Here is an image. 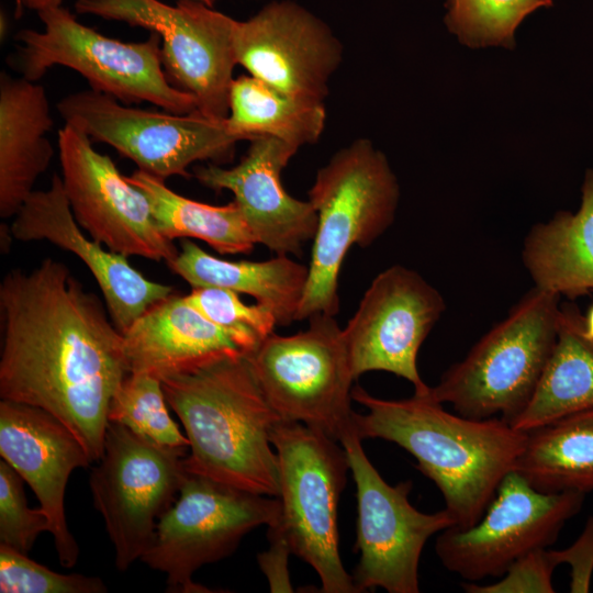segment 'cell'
I'll return each instance as SVG.
<instances>
[{"label": "cell", "instance_id": "2", "mask_svg": "<svg viewBox=\"0 0 593 593\" xmlns=\"http://www.w3.org/2000/svg\"><path fill=\"white\" fill-rule=\"evenodd\" d=\"M351 396L368 410L355 414L356 435L392 441L415 457L416 468L441 492L456 528L480 519L525 447L527 433L502 418L449 413L425 395L384 400L357 385Z\"/></svg>", "mask_w": 593, "mask_h": 593}, {"label": "cell", "instance_id": "23", "mask_svg": "<svg viewBox=\"0 0 593 593\" xmlns=\"http://www.w3.org/2000/svg\"><path fill=\"white\" fill-rule=\"evenodd\" d=\"M167 265L192 288H224L253 296L273 313L278 326H289L298 321L309 266L289 255H277L262 261L226 260L184 238L177 256Z\"/></svg>", "mask_w": 593, "mask_h": 593}, {"label": "cell", "instance_id": "10", "mask_svg": "<svg viewBox=\"0 0 593 593\" xmlns=\"http://www.w3.org/2000/svg\"><path fill=\"white\" fill-rule=\"evenodd\" d=\"M188 449L159 445L109 422L103 454L90 471L89 486L119 571L141 560L159 518L176 501L187 474Z\"/></svg>", "mask_w": 593, "mask_h": 593}, {"label": "cell", "instance_id": "4", "mask_svg": "<svg viewBox=\"0 0 593 593\" xmlns=\"http://www.w3.org/2000/svg\"><path fill=\"white\" fill-rule=\"evenodd\" d=\"M399 200L398 179L368 138L340 148L317 170L309 190L317 226L298 321L338 313V280L347 253L355 245H372L385 233Z\"/></svg>", "mask_w": 593, "mask_h": 593}, {"label": "cell", "instance_id": "13", "mask_svg": "<svg viewBox=\"0 0 593 593\" xmlns=\"http://www.w3.org/2000/svg\"><path fill=\"white\" fill-rule=\"evenodd\" d=\"M346 450L358 504L356 548L360 560L353 580L359 592L381 588L389 593H417L418 564L426 541L455 526L444 508L427 514L409 501L411 481L390 485L368 459L361 439L351 432Z\"/></svg>", "mask_w": 593, "mask_h": 593}, {"label": "cell", "instance_id": "31", "mask_svg": "<svg viewBox=\"0 0 593 593\" xmlns=\"http://www.w3.org/2000/svg\"><path fill=\"white\" fill-rule=\"evenodd\" d=\"M189 303L212 323L231 333L246 355L253 353L270 334L277 320L266 306L246 304L239 293L216 287L192 288L186 295Z\"/></svg>", "mask_w": 593, "mask_h": 593}, {"label": "cell", "instance_id": "39", "mask_svg": "<svg viewBox=\"0 0 593 593\" xmlns=\"http://www.w3.org/2000/svg\"><path fill=\"white\" fill-rule=\"evenodd\" d=\"M15 15L19 18L22 15V12H23V7H24V3H23V0H15Z\"/></svg>", "mask_w": 593, "mask_h": 593}, {"label": "cell", "instance_id": "21", "mask_svg": "<svg viewBox=\"0 0 593 593\" xmlns=\"http://www.w3.org/2000/svg\"><path fill=\"white\" fill-rule=\"evenodd\" d=\"M123 338L130 372L160 380L223 358L247 356L231 333L175 292L135 320Z\"/></svg>", "mask_w": 593, "mask_h": 593}, {"label": "cell", "instance_id": "32", "mask_svg": "<svg viewBox=\"0 0 593 593\" xmlns=\"http://www.w3.org/2000/svg\"><path fill=\"white\" fill-rule=\"evenodd\" d=\"M1 593H105L98 577L58 573L30 559L26 553L0 544Z\"/></svg>", "mask_w": 593, "mask_h": 593}, {"label": "cell", "instance_id": "14", "mask_svg": "<svg viewBox=\"0 0 593 593\" xmlns=\"http://www.w3.org/2000/svg\"><path fill=\"white\" fill-rule=\"evenodd\" d=\"M584 497L580 492H541L512 470L474 525L439 533L436 553L466 582L501 578L523 556L552 545Z\"/></svg>", "mask_w": 593, "mask_h": 593}, {"label": "cell", "instance_id": "26", "mask_svg": "<svg viewBox=\"0 0 593 593\" xmlns=\"http://www.w3.org/2000/svg\"><path fill=\"white\" fill-rule=\"evenodd\" d=\"M526 433L513 470L541 492L593 491V409Z\"/></svg>", "mask_w": 593, "mask_h": 593}, {"label": "cell", "instance_id": "36", "mask_svg": "<svg viewBox=\"0 0 593 593\" xmlns=\"http://www.w3.org/2000/svg\"><path fill=\"white\" fill-rule=\"evenodd\" d=\"M270 547L258 555V564L268 579L271 592H292L288 558L292 555L287 541L277 532L268 529Z\"/></svg>", "mask_w": 593, "mask_h": 593}, {"label": "cell", "instance_id": "20", "mask_svg": "<svg viewBox=\"0 0 593 593\" xmlns=\"http://www.w3.org/2000/svg\"><path fill=\"white\" fill-rule=\"evenodd\" d=\"M249 142L237 165L197 167L194 177L211 190L233 193L256 244L277 255L300 256L303 245L314 238L317 213L309 200L293 198L281 182L282 170L299 148L270 136Z\"/></svg>", "mask_w": 593, "mask_h": 593}, {"label": "cell", "instance_id": "11", "mask_svg": "<svg viewBox=\"0 0 593 593\" xmlns=\"http://www.w3.org/2000/svg\"><path fill=\"white\" fill-rule=\"evenodd\" d=\"M78 13L141 26L157 33L170 82L195 98L198 112L224 120L237 64V20L198 0L176 5L159 0H76Z\"/></svg>", "mask_w": 593, "mask_h": 593}, {"label": "cell", "instance_id": "22", "mask_svg": "<svg viewBox=\"0 0 593 593\" xmlns=\"http://www.w3.org/2000/svg\"><path fill=\"white\" fill-rule=\"evenodd\" d=\"M54 121L43 86L24 77L0 76V216L14 217L49 167L54 148L46 137Z\"/></svg>", "mask_w": 593, "mask_h": 593}, {"label": "cell", "instance_id": "12", "mask_svg": "<svg viewBox=\"0 0 593 593\" xmlns=\"http://www.w3.org/2000/svg\"><path fill=\"white\" fill-rule=\"evenodd\" d=\"M56 107L65 124L112 146L139 170L163 180L189 177V167L197 161L225 160L240 141L226 119L133 108L92 89L67 94Z\"/></svg>", "mask_w": 593, "mask_h": 593}, {"label": "cell", "instance_id": "18", "mask_svg": "<svg viewBox=\"0 0 593 593\" xmlns=\"http://www.w3.org/2000/svg\"><path fill=\"white\" fill-rule=\"evenodd\" d=\"M0 455L32 488L47 515L59 563L75 567L79 546L68 528L65 493L71 472L92 462L85 447L52 413L1 399Z\"/></svg>", "mask_w": 593, "mask_h": 593}, {"label": "cell", "instance_id": "28", "mask_svg": "<svg viewBox=\"0 0 593 593\" xmlns=\"http://www.w3.org/2000/svg\"><path fill=\"white\" fill-rule=\"evenodd\" d=\"M126 178L146 195L156 225L168 239H200L222 255L248 254L254 249L256 240L234 201L211 205L191 200L139 169Z\"/></svg>", "mask_w": 593, "mask_h": 593}, {"label": "cell", "instance_id": "3", "mask_svg": "<svg viewBox=\"0 0 593 593\" xmlns=\"http://www.w3.org/2000/svg\"><path fill=\"white\" fill-rule=\"evenodd\" d=\"M189 441L188 472L278 497L279 461L270 440L282 421L246 358H223L161 380Z\"/></svg>", "mask_w": 593, "mask_h": 593}, {"label": "cell", "instance_id": "15", "mask_svg": "<svg viewBox=\"0 0 593 593\" xmlns=\"http://www.w3.org/2000/svg\"><path fill=\"white\" fill-rule=\"evenodd\" d=\"M57 144L64 191L81 228L114 253L169 264L178 249L158 230L146 195L78 128L65 124Z\"/></svg>", "mask_w": 593, "mask_h": 593}, {"label": "cell", "instance_id": "9", "mask_svg": "<svg viewBox=\"0 0 593 593\" xmlns=\"http://www.w3.org/2000/svg\"><path fill=\"white\" fill-rule=\"evenodd\" d=\"M280 501L187 471L141 561L166 574L169 592H214L193 581L201 567L231 556L260 525H275Z\"/></svg>", "mask_w": 593, "mask_h": 593}, {"label": "cell", "instance_id": "7", "mask_svg": "<svg viewBox=\"0 0 593 593\" xmlns=\"http://www.w3.org/2000/svg\"><path fill=\"white\" fill-rule=\"evenodd\" d=\"M279 461L280 516L268 529L317 573L324 593H358L338 548L337 507L349 469L343 445L299 422L279 421L270 433Z\"/></svg>", "mask_w": 593, "mask_h": 593}, {"label": "cell", "instance_id": "1", "mask_svg": "<svg viewBox=\"0 0 593 593\" xmlns=\"http://www.w3.org/2000/svg\"><path fill=\"white\" fill-rule=\"evenodd\" d=\"M0 396L41 407L103 454L111 400L130 373L123 333L69 268L45 258L0 283Z\"/></svg>", "mask_w": 593, "mask_h": 593}, {"label": "cell", "instance_id": "25", "mask_svg": "<svg viewBox=\"0 0 593 593\" xmlns=\"http://www.w3.org/2000/svg\"><path fill=\"white\" fill-rule=\"evenodd\" d=\"M593 409V339L573 303L560 304L558 335L536 390L511 424L529 432L567 415Z\"/></svg>", "mask_w": 593, "mask_h": 593}, {"label": "cell", "instance_id": "24", "mask_svg": "<svg viewBox=\"0 0 593 593\" xmlns=\"http://www.w3.org/2000/svg\"><path fill=\"white\" fill-rule=\"evenodd\" d=\"M523 264L536 287L569 299L593 292V169L577 213L560 211L527 233Z\"/></svg>", "mask_w": 593, "mask_h": 593}, {"label": "cell", "instance_id": "19", "mask_svg": "<svg viewBox=\"0 0 593 593\" xmlns=\"http://www.w3.org/2000/svg\"><path fill=\"white\" fill-rule=\"evenodd\" d=\"M10 231L22 242L47 240L76 255L97 281L111 320L124 333L135 320L175 292L174 287L149 280L128 257L103 248L82 232L54 175L45 190H34L15 214Z\"/></svg>", "mask_w": 593, "mask_h": 593}, {"label": "cell", "instance_id": "40", "mask_svg": "<svg viewBox=\"0 0 593 593\" xmlns=\"http://www.w3.org/2000/svg\"><path fill=\"white\" fill-rule=\"evenodd\" d=\"M198 1H201V2L205 3L209 7L213 5V0H198Z\"/></svg>", "mask_w": 593, "mask_h": 593}, {"label": "cell", "instance_id": "8", "mask_svg": "<svg viewBox=\"0 0 593 593\" xmlns=\"http://www.w3.org/2000/svg\"><path fill=\"white\" fill-rule=\"evenodd\" d=\"M306 329L270 334L246 356L270 405L282 421L320 429L340 443L355 432L353 376L343 328L315 314Z\"/></svg>", "mask_w": 593, "mask_h": 593}, {"label": "cell", "instance_id": "30", "mask_svg": "<svg viewBox=\"0 0 593 593\" xmlns=\"http://www.w3.org/2000/svg\"><path fill=\"white\" fill-rule=\"evenodd\" d=\"M168 406L160 379L146 372H130L111 400L108 421L163 446L189 447Z\"/></svg>", "mask_w": 593, "mask_h": 593}, {"label": "cell", "instance_id": "6", "mask_svg": "<svg viewBox=\"0 0 593 593\" xmlns=\"http://www.w3.org/2000/svg\"><path fill=\"white\" fill-rule=\"evenodd\" d=\"M37 14L42 32L25 29L16 34L21 45L12 59L22 77L37 81L53 66H64L80 74L90 89L124 104L145 101L178 114L198 111L195 98L168 79L159 34L126 43L79 23L60 5Z\"/></svg>", "mask_w": 593, "mask_h": 593}, {"label": "cell", "instance_id": "37", "mask_svg": "<svg viewBox=\"0 0 593 593\" xmlns=\"http://www.w3.org/2000/svg\"><path fill=\"white\" fill-rule=\"evenodd\" d=\"M61 2L63 0H23L24 5L36 11L51 5H60Z\"/></svg>", "mask_w": 593, "mask_h": 593}, {"label": "cell", "instance_id": "38", "mask_svg": "<svg viewBox=\"0 0 593 593\" xmlns=\"http://www.w3.org/2000/svg\"><path fill=\"white\" fill-rule=\"evenodd\" d=\"M584 331L585 335L593 339V304L586 312L584 316Z\"/></svg>", "mask_w": 593, "mask_h": 593}, {"label": "cell", "instance_id": "17", "mask_svg": "<svg viewBox=\"0 0 593 593\" xmlns=\"http://www.w3.org/2000/svg\"><path fill=\"white\" fill-rule=\"evenodd\" d=\"M237 64L287 92L323 101L343 45L313 12L291 0L265 4L235 30Z\"/></svg>", "mask_w": 593, "mask_h": 593}, {"label": "cell", "instance_id": "35", "mask_svg": "<svg viewBox=\"0 0 593 593\" xmlns=\"http://www.w3.org/2000/svg\"><path fill=\"white\" fill-rule=\"evenodd\" d=\"M549 552L557 566L561 563L570 566V591L589 592L593 573V517L586 521L584 530L575 542L566 549Z\"/></svg>", "mask_w": 593, "mask_h": 593}, {"label": "cell", "instance_id": "29", "mask_svg": "<svg viewBox=\"0 0 593 593\" xmlns=\"http://www.w3.org/2000/svg\"><path fill=\"white\" fill-rule=\"evenodd\" d=\"M553 0H447L445 24L469 47L515 45V31L529 14Z\"/></svg>", "mask_w": 593, "mask_h": 593}, {"label": "cell", "instance_id": "16", "mask_svg": "<svg viewBox=\"0 0 593 593\" xmlns=\"http://www.w3.org/2000/svg\"><path fill=\"white\" fill-rule=\"evenodd\" d=\"M445 310L440 292L415 270L401 265L382 270L343 328L354 378L387 371L410 381L414 394H427L417 354Z\"/></svg>", "mask_w": 593, "mask_h": 593}, {"label": "cell", "instance_id": "27", "mask_svg": "<svg viewBox=\"0 0 593 593\" xmlns=\"http://www.w3.org/2000/svg\"><path fill=\"white\" fill-rule=\"evenodd\" d=\"M325 120L323 101L287 92L254 76L233 80L226 124L240 141L270 136L300 148L318 141Z\"/></svg>", "mask_w": 593, "mask_h": 593}, {"label": "cell", "instance_id": "5", "mask_svg": "<svg viewBox=\"0 0 593 593\" xmlns=\"http://www.w3.org/2000/svg\"><path fill=\"white\" fill-rule=\"evenodd\" d=\"M560 295L534 286L425 396L469 418L512 424L530 401L555 347Z\"/></svg>", "mask_w": 593, "mask_h": 593}, {"label": "cell", "instance_id": "33", "mask_svg": "<svg viewBox=\"0 0 593 593\" xmlns=\"http://www.w3.org/2000/svg\"><path fill=\"white\" fill-rule=\"evenodd\" d=\"M24 482L7 461H0V544L27 553L51 525L41 507L27 506Z\"/></svg>", "mask_w": 593, "mask_h": 593}, {"label": "cell", "instance_id": "34", "mask_svg": "<svg viewBox=\"0 0 593 593\" xmlns=\"http://www.w3.org/2000/svg\"><path fill=\"white\" fill-rule=\"evenodd\" d=\"M556 567L549 549L542 548L516 560L500 580L491 584L465 582L462 588L469 593H552Z\"/></svg>", "mask_w": 593, "mask_h": 593}]
</instances>
